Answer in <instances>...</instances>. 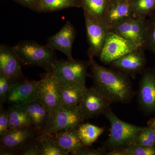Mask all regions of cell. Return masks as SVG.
Masks as SVG:
<instances>
[{
	"label": "cell",
	"instance_id": "11",
	"mask_svg": "<svg viewBox=\"0 0 155 155\" xmlns=\"http://www.w3.org/2000/svg\"><path fill=\"white\" fill-rule=\"evenodd\" d=\"M144 48L140 47L121 58L112 61L110 65L128 77L135 79L144 70L147 60Z\"/></svg>",
	"mask_w": 155,
	"mask_h": 155
},
{
	"label": "cell",
	"instance_id": "9",
	"mask_svg": "<svg viewBox=\"0 0 155 155\" xmlns=\"http://www.w3.org/2000/svg\"><path fill=\"white\" fill-rule=\"evenodd\" d=\"M137 101L139 107L147 115L155 114V69H144L140 81Z\"/></svg>",
	"mask_w": 155,
	"mask_h": 155
},
{
	"label": "cell",
	"instance_id": "25",
	"mask_svg": "<svg viewBox=\"0 0 155 155\" xmlns=\"http://www.w3.org/2000/svg\"><path fill=\"white\" fill-rule=\"evenodd\" d=\"M134 17L152 16L155 12V0H129Z\"/></svg>",
	"mask_w": 155,
	"mask_h": 155
},
{
	"label": "cell",
	"instance_id": "2",
	"mask_svg": "<svg viewBox=\"0 0 155 155\" xmlns=\"http://www.w3.org/2000/svg\"><path fill=\"white\" fill-rule=\"evenodd\" d=\"M22 66H38L51 71L56 61L54 50L38 43L24 41L13 47Z\"/></svg>",
	"mask_w": 155,
	"mask_h": 155
},
{
	"label": "cell",
	"instance_id": "20",
	"mask_svg": "<svg viewBox=\"0 0 155 155\" xmlns=\"http://www.w3.org/2000/svg\"><path fill=\"white\" fill-rule=\"evenodd\" d=\"M87 87L78 83L59 84V93L61 107L69 108L78 105L82 99Z\"/></svg>",
	"mask_w": 155,
	"mask_h": 155
},
{
	"label": "cell",
	"instance_id": "27",
	"mask_svg": "<svg viewBox=\"0 0 155 155\" xmlns=\"http://www.w3.org/2000/svg\"><path fill=\"white\" fill-rule=\"evenodd\" d=\"M132 144L155 148V132L148 126L142 127L137 133Z\"/></svg>",
	"mask_w": 155,
	"mask_h": 155
},
{
	"label": "cell",
	"instance_id": "17",
	"mask_svg": "<svg viewBox=\"0 0 155 155\" xmlns=\"http://www.w3.org/2000/svg\"><path fill=\"white\" fill-rule=\"evenodd\" d=\"M77 128L58 130L50 135L55 143L62 150L78 155L86 147L81 140L77 133Z\"/></svg>",
	"mask_w": 155,
	"mask_h": 155
},
{
	"label": "cell",
	"instance_id": "12",
	"mask_svg": "<svg viewBox=\"0 0 155 155\" xmlns=\"http://www.w3.org/2000/svg\"><path fill=\"white\" fill-rule=\"evenodd\" d=\"M84 17L89 45L87 51L89 58L99 57L109 31L103 21Z\"/></svg>",
	"mask_w": 155,
	"mask_h": 155
},
{
	"label": "cell",
	"instance_id": "18",
	"mask_svg": "<svg viewBox=\"0 0 155 155\" xmlns=\"http://www.w3.org/2000/svg\"><path fill=\"white\" fill-rule=\"evenodd\" d=\"M134 17L129 0H110L103 22L110 31L114 26L129 17Z\"/></svg>",
	"mask_w": 155,
	"mask_h": 155
},
{
	"label": "cell",
	"instance_id": "13",
	"mask_svg": "<svg viewBox=\"0 0 155 155\" xmlns=\"http://www.w3.org/2000/svg\"><path fill=\"white\" fill-rule=\"evenodd\" d=\"M38 99L37 81L25 78L11 84L6 103L10 106H21Z\"/></svg>",
	"mask_w": 155,
	"mask_h": 155
},
{
	"label": "cell",
	"instance_id": "32",
	"mask_svg": "<svg viewBox=\"0 0 155 155\" xmlns=\"http://www.w3.org/2000/svg\"><path fill=\"white\" fill-rule=\"evenodd\" d=\"M11 84L8 78L0 75V105L6 103Z\"/></svg>",
	"mask_w": 155,
	"mask_h": 155
},
{
	"label": "cell",
	"instance_id": "21",
	"mask_svg": "<svg viewBox=\"0 0 155 155\" xmlns=\"http://www.w3.org/2000/svg\"><path fill=\"white\" fill-rule=\"evenodd\" d=\"M110 0H81L84 17L103 21Z\"/></svg>",
	"mask_w": 155,
	"mask_h": 155
},
{
	"label": "cell",
	"instance_id": "26",
	"mask_svg": "<svg viewBox=\"0 0 155 155\" xmlns=\"http://www.w3.org/2000/svg\"><path fill=\"white\" fill-rule=\"evenodd\" d=\"M107 155H155V148L131 144L120 149L108 151Z\"/></svg>",
	"mask_w": 155,
	"mask_h": 155
},
{
	"label": "cell",
	"instance_id": "30",
	"mask_svg": "<svg viewBox=\"0 0 155 155\" xmlns=\"http://www.w3.org/2000/svg\"><path fill=\"white\" fill-rule=\"evenodd\" d=\"M147 34L144 48L155 54V16H151L147 20Z\"/></svg>",
	"mask_w": 155,
	"mask_h": 155
},
{
	"label": "cell",
	"instance_id": "4",
	"mask_svg": "<svg viewBox=\"0 0 155 155\" xmlns=\"http://www.w3.org/2000/svg\"><path fill=\"white\" fill-rule=\"evenodd\" d=\"M89 61L80 60H56L51 71L59 84L78 83L85 85Z\"/></svg>",
	"mask_w": 155,
	"mask_h": 155
},
{
	"label": "cell",
	"instance_id": "16",
	"mask_svg": "<svg viewBox=\"0 0 155 155\" xmlns=\"http://www.w3.org/2000/svg\"><path fill=\"white\" fill-rule=\"evenodd\" d=\"M33 127L9 129L0 140V147L10 148L19 151L38 135Z\"/></svg>",
	"mask_w": 155,
	"mask_h": 155
},
{
	"label": "cell",
	"instance_id": "31",
	"mask_svg": "<svg viewBox=\"0 0 155 155\" xmlns=\"http://www.w3.org/2000/svg\"><path fill=\"white\" fill-rule=\"evenodd\" d=\"M8 111L0 105V138L3 137L8 130Z\"/></svg>",
	"mask_w": 155,
	"mask_h": 155
},
{
	"label": "cell",
	"instance_id": "28",
	"mask_svg": "<svg viewBox=\"0 0 155 155\" xmlns=\"http://www.w3.org/2000/svg\"><path fill=\"white\" fill-rule=\"evenodd\" d=\"M41 134L42 147L41 155H68L69 153L62 150L57 145L51 136Z\"/></svg>",
	"mask_w": 155,
	"mask_h": 155
},
{
	"label": "cell",
	"instance_id": "3",
	"mask_svg": "<svg viewBox=\"0 0 155 155\" xmlns=\"http://www.w3.org/2000/svg\"><path fill=\"white\" fill-rule=\"evenodd\" d=\"M110 124L109 138L103 144L107 151L120 149L132 144L137 133L142 127L122 121L114 114L110 106L103 113Z\"/></svg>",
	"mask_w": 155,
	"mask_h": 155
},
{
	"label": "cell",
	"instance_id": "19",
	"mask_svg": "<svg viewBox=\"0 0 155 155\" xmlns=\"http://www.w3.org/2000/svg\"><path fill=\"white\" fill-rule=\"evenodd\" d=\"M19 107L27 113L32 125L39 133L46 127L49 119L50 113L45 106L38 99Z\"/></svg>",
	"mask_w": 155,
	"mask_h": 155
},
{
	"label": "cell",
	"instance_id": "15",
	"mask_svg": "<svg viewBox=\"0 0 155 155\" xmlns=\"http://www.w3.org/2000/svg\"><path fill=\"white\" fill-rule=\"evenodd\" d=\"M76 31L71 22L67 21L59 31L49 38L47 45L53 50H58L67 58L73 60L72 47L76 37Z\"/></svg>",
	"mask_w": 155,
	"mask_h": 155
},
{
	"label": "cell",
	"instance_id": "22",
	"mask_svg": "<svg viewBox=\"0 0 155 155\" xmlns=\"http://www.w3.org/2000/svg\"><path fill=\"white\" fill-rule=\"evenodd\" d=\"M72 7H81V0H39L35 11L48 13Z\"/></svg>",
	"mask_w": 155,
	"mask_h": 155
},
{
	"label": "cell",
	"instance_id": "7",
	"mask_svg": "<svg viewBox=\"0 0 155 155\" xmlns=\"http://www.w3.org/2000/svg\"><path fill=\"white\" fill-rule=\"evenodd\" d=\"M140 47L119 35L109 31L99 56L100 60L104 64H109Z\"/></svg>",
	"mask_w": 155,
	"mask_h": 155
},
{
	"label": "cell",
	"instance_id": "35",
	"mask_svg": "<svg viewBox=\"0 0 155 155\" xmlns=\"http://www.w3.org/2000/svg\"><path fill=\"white\" fill-rule=\"evenodd\" d=\"M0 155H18V151L10 148L0 147Z\"/></svg>",
	"mask_w": 155,
	"mask_h": 155
},
{
	"label": "cell",
	"instance_id": "24",
	"mask_svg": "<svg viewBox=\"0 0 155 155\" xmlns=\"http://www.w3.org/2000/svg\"><path fill=\"white\" fill-rule=\"evenodd\" d=\"M77 130L79 138L86 147L91 146L104 131L103 127L90 123L80 124Z\"/></svg>",
	"mask_w": 155,
	"mask_h": 155
},
{
	"label": "cell",
	"instance_id": "23",
	"mask_svg": "<svg viewBox=\"0 0 155 155\" xmlns=\"http://www.w3.org/2000/svg\"><path fill=\"white\" fill-rule=\"evenodd\" d=\"M8 110L9 129L33 127L29 116L24 110L15 106H9Z\"/></svg>",
	"mask_w": 155,
	"mask_h": 155
},
{
	"label": "cell",
	"instance_id": "33",
	"mask_svg": "<svg viewBox=\"0 0 155 155\" xmlns=\"http://www.w3.org/2000/svg\"><path fill=\"white\" fill-rule=\"evenodd\" d=\"M107 152L103 147L99 148L97 149H94L87 147L81 151L78 155H107Z\"/></svg>",
	"mask_w": 155,
	"mask_h": 155
},
{
	"label": "cell",
	"instance_id": "10",
	"mask_svg": "<svg viewBox=\"0 0 155 155\" xmlns=\"http://www.w3.org/2000/svg\"><path fill=\"white\" fill-rule=\"evenodd\" d=\"M37 83L38 99L52 114L61 107L59 83L51 71L43 74Z\"/></svg>",
	"mask_w": 155,
	"mask_h": 155
},
{
	"label": "cell",
	"instance_id": "1",
	"mask_svg": "<svg viewBox=\"0 0 155 155\" xmlns=\"http://www.w3.org/2000/svg\"><path fill=\"white\" fill-rule=\"evenodd\" d=\"M89 61V76L93 81L94 87L112 103L130 102L135 94L130 77L116 69L101 66L94 58Z\"/></svg>",
	"mask_w": 155,
	"mask_h": 155
},
{
	"label": "cell",
	"instance_id": "36",
	"mask_svg": "<svg viewBox=\"0 0 155 155\" xmlns=\"http://www.w3.org/2000/svg\"><path fill=\"white\" fill-rule=\"evenodd\" d=\"M147 126L151 128L155 132V117L152 118L147 122Z\"/></svg>",
	"mask_w": 155,
	"mask_h": 155
},
{
	"label": "cell",
	"instance_id": "6",
	"mask_svg": "<svg viewBox=\"0 0 155 155\" xmlns=\"http://www.w3.org/2000/svg\"><path fill=\"white\" fill-rule=\"evenodd\" d=\"M110 31L139 47L144 48L147 34L146 17H129L114 26Z\"/></svg>",
	"mask_w": 155,
	"mask_h": 155
},
{
	"label": "cell",
	"instance_id": "34",
	"mask_svg": "<svg viewBox=\"0 0 155 155\" xmlns=\"http://www.w3.org/2000/svg\"><path fill=\"white\" fill-rule=\"evenodd\" d=\"M15 1L21 4L22 5L35 11L39 0H15Z\"/></svg>",
	"mask_w": 155,
	"mask_h": 155
},
{
	"label": "cell",
	"instance_id": "8",
	"mask_svg": "<svg viewBox=\"0 0 155 155\" xmlns=\"http://www.w3.org/2000/svg\"><path fill=\"white\" fill-rule=\"evenodd\" d=\"M112 102L94 87L87 88L78 107L84 121L103 114Z\"/></svg>",
	"mask_w": 155,
	"mask_h": 155
},
{
	"label": "cell",
	"instance_id": "14",
	"mask_svg": "<svg viewBox=\"0 0 155 155\" xmlns=\"http://www.w3.org/2000/svg\"><path fill=\"white\" fill-rule=\"evenodd\" d=\"M19 58L13 47L0 46V75L8 78L11 84L25 79Z\"/></svg>",
	"mask_w": 155,
	"mask_h": 155
},
{
	"label": "cell",
	"instance_id": "5",
	"mask_svg": "<svg viewBox=\"0 0 155 155\" xmlns=\"http://www.w3.org/2000/svg\"><path fill=\"white\" fill-rule=\"evenodd\" d=\"M83 121L78 106L69 108L60 107L51 114L46 127L40 133L51 135L58 130L77 128Z\"/></svg>",
	"mask_w": 155,
	"mask_h": 155
},
{
	"label": "cell",
	"instance_id": "29",
	"mask_svg": "<svg viewBox=\"0 0 155 155\" xmlns=\"http://www.w3.org/2000/svg\"><path fill=\"white\" fill-rule=\"evenodd\" d=\"M42 137L39 133L28 144L19 151V155H41Z\"/></svg>",
	"mask_w": 155,
	"mask_h": 155
}]
</instances>
